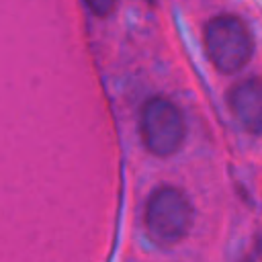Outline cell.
<instances>
[{
	"mask_svg": "<svg viewBox=\"0 0 262 262\" xmlns=\"http://www.w3.org/2000/svg\"><path fill=\"white\" fill-rule=\"evenodd\" d=\"M205 49L219 72L235 74L252 59L254 37L237 16L219 14L205 27Z\"/></svg>",
	"mask_w": 262,
	"mask_h": 262,
	"instance_id": "obj_1",
	"label": "cell"
},
{
	"mask_svg": "<svg viewBox=\"0 0 262 262\" xmlns=\"http://www.w3.org/2000/svg\"><path fill=\"white\" fill-rule=\"evenodd\" d=\"M192 205L176 186H158L145 203V229L160 246L180 242L192 225Z\"/></svg>",
	"mask_w": 262,
	"mask_h": 262,
	"instance_id": "obj_2",
	"label": "cell"
},
{
	"mask_svg": "<svg viewBox=\"0 0 262 262\" xmlns=\"http://www.w3.org/2000/svg\"><path fill=\"white\" fill-rule=\"evenodd\" d=\"M139 133L143 145L154 156H172L180 149L186 135L184 117L172 100L164 96H154L141 106Z\"/></svg>",
	"mask_w": 262,
	"mask_h": 262,
	"instance_id": "obj_3",
	"label": "cell"
},
{
	"mask_svg": "<svg viewBox=\"0 0 262 262\" xmlns=\"http://www.w3.org/2000/svg\"><path fill=\"white\" fill-rule=\"evenodd\" d=\"M227 104L242 129L262 135V78H248L233 84L227 92Z\"/></svg>",
	"mask_w": 262,
	"mask_h": 262,
	"instance_id": "obj_4",
	"label": "cell"
},
{
	"mask_svg": "<svg viewBox=\"0 0 262 262\" xmlns=\"http://www.w3.org/2000/svg\"><path fill=\"white\" fill-rule=\"evenodd\" d=\"M84 4L88 6V10L96 16H108L115 6H117V0H84Z\"/></svg>",
	"mask_w": 262,
	"mask_h": 262,
	"instance_id": "obj_5",
	"label": "cell"
}]
</instances>
